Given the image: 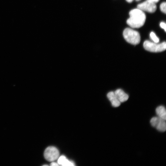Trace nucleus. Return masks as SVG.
<instances>
[{
    "label": "nucleus",
    "instance_id": "nucleus-1",
    "mask_svg": "<svg viewBox=\"0 0 166 166\" xmlns=\"http://www.w3.org/2000/svg\"><path fill=\"white\" fill-rule=\"evenodd\" d=\"M129 15L126 22L131 28H139L144 24L146 16L143 11L137 8L133 9L130 11Z\"/></svg>",
    "mask_w": 166,
    "mask_h": 166
},
{
    "label": "nucleus",
    "instance_id": "nucleus-2",
    "mask_svg": "<svg viewBox=\"0 0 166 166\" xmlns=\"http://www.w3.org/2000/svg\"><path fill=\"white\" fill-rule=\"evenodd\" d=\"M123 36L125 40L128 43L132 45L138 44L140 41L139 33L131 28H125L123 32Z\"/></svg>",
    "mask_w": 166,
    "mask_h": 166
},
{
    "label": "nucleus",
    "instance_id": "nucleus-3",
    "mask_svg": "<svg viewBox=\"0 0 166 166\" xmlns=\"http://www.w3.org/2000/svg\"><path fill=\"white\" fill-rule=\"evenodd\" d=\"M143 46L145 50L150 52H161L166 49V43L164 42L160 44H157L146 40L144 42Z\"/></svg>",
    "mask_w": 166,
    "mask_h": 166
},
{
    "label": "nucleus",
    "instance_id": "nucleus-4",
    "mask_svg": "<svg viewBox=\"0 0 166 166\" xmlns=\"http://www.w3.org/2000/svg\"><path fill=\"white\" fill-rule=\"evenodd\" d=\"M59 156V151L56 147L49 146L47 147L44 152L45 158L49 161H53L57 159Z\"/></svg>",
    "mask_w": 166,
    "mask_h": 166
},
{
    "label": "nucleus",
    "instance_id": "nucleus-5",
    "mask_svg": "<svg viewBox=\"0 0 166 166\" xmlns=\"http://www.w3.org/2000/svg\"><path fill=\"white\" fill-rule=\"evenodd\" d=\"M151 125L158 131L164 132L166 130L165 120L158 117H154L150 121Z\"/></svg>",
    "mask_w": 166,
    "mask_h": 166
},
{
    "label": "nucleus",
    "instance_id": "nucleus-6",
    "mask_svg": "<svg viewBox=\"0 0 166 166\" xmlns=\"http://www.w3.org/2000/svg\"><path fill=\"white\" fill-rule=\"evenodd\" d=\"M137 8L143 11L152 13L156 11L157 9V6L156 3L147 0L138 4L137 5Z\"/></svg>",
    "mask_w": 166,
    "mask_h": 166
},
{
    "label": "nucleus",
    "instance_id": "nucleus-7",
    "mask_svg": "<svg viewBox=\"0 0 166 166\" xmlns=\"http://www.w3.org/2000/svg\"><path fill=\"white\" fill-rule=\"evenodd\" d=\"M107 97L113 107H118L120 105L121 102L117 98L114 92H109L107 94Z\"/></svg>",
    "mask_w": 166,
    "mask_h": 166
},
{
    "label": "nucleus",
    "instance_id": "nucleus-8",
    "mask_svg": "<svg viewBox=\"0 0 166 166\" xmlns=\"http://www.w3.org/2000/svg\"><path fill=\"white\" fill-rule=\"evenodd\" d=\"M114 93L120 102H124L127 101L128 99V95L121 89H117Z\"/></svg>",
    "mask_w": 166,
    "mask_h": 166
},
{
    "label": "nucleus",
    "instance_id": "nucleus-9",
    "mask_svg": "<svg viewBox=\"0 0 166 166\" xmlns=\"http://www.w3.org/2000/svg\"><path fill=\"white\" fill-rule=\"evenodd\" d=\"M57 163L59 165L64 166H74L73 162L68 160L65 156L62 155L58 158Z\"/></svg>",
    "mask_w": 166,
    "mask_h": 166
},
{
    "label": "nucleus",
    "instance_id": "nucleus-10",
    "mask_svg": "<svg viewBox=\"0 0 166 166\" xmlns=\"http://www.w3.org/2000/svg\"><path fill=\"white\" fill-rule=\"evenodd\" d=\"M158 117L165 120L166 119V111L165 108L163 106L158 107L156 110Z\"/></svg>",
    "mask_w": 166,
    "mask_h": 166
},
{
    "label": "nucleus",
    "instance_id": "nucleus-11",
    "mask_svg": "<svg viewBox=\"0 0 166 166\" xmlns=\"http://www.w3.org/2000/svg\"><path fill=\"white\" fill-rule=\"evenodd\" d=\"M151 39L155 43H158L159 42V38L156 36L155 33L153 32H151L150 34Z\"/></svg>",
    "mask_w": 166,
    "mask_h": 166
},
{
    "label": "nucleus",
    "instance_id": "nucleus-12",
    "mask_svg": "<svg viewBox=\"0 0 166 166\" xmlns=\"http://www.w3.org/2000/svg\"><path fill=\"white\" fill-rule=\"evenodd\" d=\"M166 4L165 2H162L160 5V10L163 13L166 14Z\"/></svg>",
    "mask_w": 166,
    "mask_h": 166
},
{
    "label": "nucleus",
    "instance_id": "nucleus-13",
    "mask_svg": "<svg viewBox=\"0 0 166 166\" xmlns=\"http://www.w3.org/2000/svg\"><path fill=\"white\" fill-rule=\"evenodd\" d=\"M160 26L162 29L164 30V31L166 32V24L164 22H161L160 23Z\"/></svg>",
    "mask_w": 166,
    "mask_h": 166
},
{
    "label": "nucleus",
    "instance_id": "nucleus-14",
    "mask_svg": "<svg viewBox=\"0 0 166 166\" xmlns=\"http://www.w3.org/2000/svg\"><path fill=\"white\" fill-rule=\"evenodd\" d=\"M50 165L52 166L59 165L58 163L53 162L51 163Z\"/></svg>",
    "mask_w": 166,
    "mask_h": 166
},
{
    "label": "nucleus",
    "instance_id": "nucleus-15",
    "mask_svg": "<svg viewBox=\"0 0 166 166\" xmlns=\"http://www.w3.org/2000/svg\"><path fill=\"white\" fill-rule=\"evenodd\" d=\"M148 0L152 2L155 3L158 2L160 1V0Z\"/></svg>",
    "mask_w": 166,
    "mask_h": 166
},
{
    "label": "nucleus",
    "instance_id": "nucleus-16",
    "mask_svg": "<svg viewBox=\"0 0 166 166\" xmlns=\"http://www.w3.org/2000/svg\"><path fill=\"white\" fill-rule=\"evenodd\" d=\"M127 2L129 3L132 2L133 0H126Z\"/></svg>",
    "mask_w": 166,
    "mask_h": 166
},
{
    "label": "nucleus",
    "instance_id": "nucleus-17",
    "mask_svg": "<svg viewBox=\"0 0 166 166\" xmlns=\"http://www.w3.org/2000/svg\"><path fill=\"white\" fill-rule=\"evenodd\" d=\"M136 1H140L141 0H135Z\"/></svg>",
    "mask_w": 166,
    "mask_h": 166
}]
</instances>
